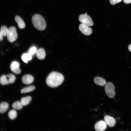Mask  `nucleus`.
<instances>
[{"label": "nucleus", "instance_id": "10", "mask_svg": "<svg viewBox=\"0 0 131 131\" xmlns=\"http://www.w3.org/2000/svg\"><path fill=\"white\" fill-rule=\"evenodd\" d=\"M33 81L34 78L33 76L29 74L25 75L22 79V81L23 83L26 84H29L32 83Z\"/></svg>", "mask_w": 131, "mask_h": 131}, {"label": "nucleus", "instance_id": "25", "mask_svg": "<svg viewBox=\"0 0 131 131\" xmlns=\"http://www.w3.org/2000/svg\"><path fill=\"white\" fill-rule=\"evenodd\" d=\"M124 3L128 4L131 3V0H123Z\"/></svg>", "mask_w": 131, "mask_h": 131}, {"label": "nucleus", "instance_id": "5", "mask_svg": "<svg viewBox=\"0 0 131 131\" xmlns=\"http://www.w3.org/2000/svg\"><path fill=\"white\" fill-rule=\"evenodd\" d=\"M79 20L82 24L89 26H92L93 25L91 18L87 15V13L80 15L79 17Z\"/></svg>", "mask_w": 131, "mask_h": 131}, {"label": "nucleus", "instance_id": "8", "mask_svg": "<svg viewBox=\"0 0 131 131\" xmlns=\"http://www.w3.org/2000/svg\"><path fill=\"white\" fill-rule=\"evenodd\" d=\"M107 125L104 121L100 120L96 123L94 128L97 131H103L106 129Z\"/></svg>", "mask_w": 131, "mask_h": 131}, {"label": "nucleus", "instance_id": "24", "mask_svg": "<svg viewBox=\"0 0 131 131\" xmlns=\"http://www.w3.org/2000/svg\"><path fill=\"white\" fill-rule=\"evenodd\" d=\"M122 0H109L110 3L112 5H114L120 2Z\"/></svg>", "mask_w": 131, "mask_h": 131}, {"label": "nucleus", "instance_id": "19", "mask_svg": "<svg viewBox=\"0 0 131 131\" xmlns=\"http://www.w3.org/2000/svg\"><path fill=\"white\" fill-rule=\"evenodd\" d=\"M35 89V87L34 86H30L22 89L21 90V92L22 93L29 92L33 91Z\"/></svg>", "mask_w": 131, "mask_h": 131}, {"label": "nucleus", "instance_id": "9", "mask_svg": "<svg viewBox=\"0 0 131 131\" xmlns=\"http://www.w3.org/2000/svg\"><path fill=\"white\" fill-rule=\"evenodd\" d=\"M104 120L107 125L110 127H113L115 124V120L112 117L106 115L104 117Z\"/></svg>", "mask_w": 131, "mask_h": 131}, {"label": "nucleus", "instance_id": "17", "mask_svg": "<svg viewBox=\"0 0 131 131\" xmlns=\"http://www.w3.org/2000/svg\"><path fill=\"white\" fill-rule=\"evenodd\" d=\"M0 83L2 85H6L9 83L7 75H3L0 77Z\"/></svg>", "mask_w": 131, "mask_h": 131}, {"label": "nucleus", "instance_id": "27", "mask_svg": "<svg viewBox=\"0 0 131 131\" xmlns=\"http://www.w3.org/2000/svg\"><path fill=\"white\" fill-rule=\"evenodd\" d=\"M128 49L131 52V44L129 46Z\"/></svg>", "mask_w": 131, "mask_h": 131}, {"label": "nucleus", "instance_id": "4", "mask_svg": "<svg viewBox=\"0 0 131 131\" xmlns=\"http://www.w3.org/2000/svg\"><path fill=\"white\" fill-rule=\"evenodd\" d=\"M8 41L12 42L16 39L17 35L16 28L14 26H11L8 28V31L7 35Z\"/></svg>", "mask_w": 131, "mask_h": 131}, {"label": "nucleus", "instance_id": "20", "mask_svg": "<svg viewBox=\"0 0 131 131\" xmlns=\"http://www.w3.org/2000/svg\"><path fill=\"white\" fill-rule=\"evenodd\" d=\"M8 115L10 119L11 120H13L17 116V113L15 110H11L8 112Z\"/></svg>", "mask_w": 131, "mask_h": 131}, {"label": "nucleus", "instance_id": "7", "mask_svg": "<svg viewBox=\"0 0 131 131\" xmlns=\"http://www.w3.org/2000/svg\"><path fill=\"white\" fill-rule=\"evenodd\" d=\"M20 64L17 61H14L12 62L10 65L11 70L16 74H19L21 72V70L19 68Z\"/></svg>", "mask_w": 131, "mask_h": 131}, {"label": "nucleus", "instance_id": "18", "mask_svg": "<svg viewBox=\"0 0 131 131\" xmlns=\"http://www.w3.org/2000/svg\"><path fill=\"white\" fill-rule=\"evenodd\" d=\"M13 108L15 110H20L23 107L20 101H16L13 103L12 105Z\"/></svg>", "mask_w": 131, "mask_h": 131}, {"label": "nucleus", "instance_id": "2", "mask_svg": "<svg viewBox=\"0 0 131 131\" xmlns=\"http://www.w3.org/2000/svg\"><path fill=\"white\" fill-rule=\"evenodd\" d=\"M32 22L34 27L38 30L42 31L46 28L45 21L40 14H36L33 15L32 18Z\"/></svg>", "mask_w": 131, "mask_h": 131}, {"label": "nucleus", "instance_id": "16", "mask_svg": "<svg viewBox=\"0 0 131 131\" xmlns=\"http://www.w3.org/2000/svg\"><path fill=\"white\" fill-rule=\"evenodd\" d=\"M31 100V97L28 96L22 98L21 99L20 102L23 106H25L29 104Z\"/></svg>", "mask_w": 131, "mask_h": 131}, {"label": "nucleus", "instance_id": "11", "mask_svg": "<svg viewBox=\"0 0 131 131\" xmlns=\"http://www.w3.org/2000/svg\"><path fill=\"white\" fill-rule=\"evenodd\" d=\"M94 81L97 85L102 86H105L106 83L104 78L100 77H97L95 78Z\"/></svg>", "mask_w": 131, "mask_h": 131}, {"label": "nucleus", "instance_id": "1", "mask_svg": "<svg viewBox=\"0 0 131 131\" xmlns=\"http://www.w3.org/2000/svg\"><path fill=\"white\" fill-rule=\"evenodd\" d=\"M64 80V77L61 74L56 72H53L47 76L46 80V83L49 87L55 88L60 85Z\"/></svg>", "mask_w": 131, "mask_h": 131}, {"label": "nucleus", "instance_id": "12", "mask_svg": "<svg viewBox=\"0 0 131 131\" xmlns=\"http://www.w3.org/2000/svg\"><path fill=\"white\" fill-rule=\"evenodd\" d=\"M46 55L45 50L41 48L39 49L36 53V57L37 58L40 60L44 59L45 58Z\"/></svg>", "mask_w": 131, "mask_h": 131}, {"label": "nucleus", "instance_id": "14", "mask_svg": "<svg viewBox=\"0 0 131 131\" xmlns=\"http://www.w3.org/2000/svg\"><path fill=\"white\" fill-rule=\"evenodd\" d=\"M9 107L8 104L6 102H2L0 105V113H3L6 112Z\"/></svg>", "mask_w": 131, "mask_h": 131}, {"label": "nucleus", "instance_id": "23", "mask_svg": "<svg viewBox=\"0 0 131 131\" xmlns=\"http://www.w3.org/2000/svg\"><path fill=\"white\" fill-rule=\"evenodd\" d=\"M37 50L36 47L34 46H33L31 47L28 51V53L32 56L36 53Z\"/></svg>", "mask_w": 131, "mask_h": 131}, {"label": "nucleus", "instance_id": "22", "mask_svg": "<svg viewBox=\"0 0 131 131\" xmlns=\"http://www.w3.org/2000/svg\"><path fill=\"white\" fill-rule=\"evenodd\" d=\"M7 75L8 78L9 83H12L15 82L16 78L14 75L12 74H9Z\"/></svg>", "mask_w": 131, "mask_h": 131}, {"label": "nucleus", "instance_id": "15", "mask_svg": "<svg viewBox=\"0 0 131 131\" xmlns=\"http://www.w3.org/2000/svg\"><path fill=\"white\" fill-rule=\"evenodd\" d=\"M32 56L29 53H24L21 56V59L25 63H27L29 61L32 59Z\"/></svg>", "mask_w": 131, "mask_h": 131}, {"label": "nucleus", "instance_id": "6", "mask_svg": "<svg viewBox=\"0 0 131 131\" xmlns=\"http://www.w3.org/2000/svg\"><path fill=\"white\" fill-rule=\"evenodd\" d=\"M79 28L81 32L85 35H89L92 33L91 29L87 25L81 23L80 25Z\"/></svg>", "mask_w": 131, "mask_h": 131}, {"label": "nucleus", "instance_id": "26", "mask_svg": "<svg viewBox=\"0 0 131 131\" xmlns=\"http://www.w3.org/2000/svg\"><path fill=\"white\" fill-rule=\"evenodd\" d=\"M3 36L2 34L0 32V41H1L3 39Z\"/></svg>", "mask_w": 131, "mask_h": 131}, {"label": "nucleus", "instance_id": "21", "mask_svg": "<svg viewBox=\"0 0 131 131\" xmlns=\"http://www.w3.org/2000/svg\"><path fill=\"white\" fill-rule=\"evenodd\" d=\"M8 31V28L5 26H2L0 28V32L3 36L5 37L7 35Z\"/></svg>", "mask_w": 131, "mask_h": 131}, {"label": "nucleus", "instance_id": "3", "mask_svg": "<svg viewBox=\"0 0 131 131\" xmlns=\"http://www.w3.org/2000/svg\"><path fill=\"white\" fill-rule=\"evenodd\" d=\"M105 86V90L107 95L110 98H113L115 95V88L113 84L109 82Z\"/></svg>", "mask_w": 131, "mask_h": 131}, {"label": "nucleus", "instance_id": "13", "mask_svg": "<svg viewBox=\"0 0 131 131\" xmlns=\"http://www.w3.org/2000/svg\"><path fill=\"white\" fill-rule=\"evenodd\" d=\"M15 20L19 28L23 29L25 27V24L24 21L19 16H16L15 17Z\"/></svg>", "mask_w": 131, "mask_h": 131}]
</instances>
